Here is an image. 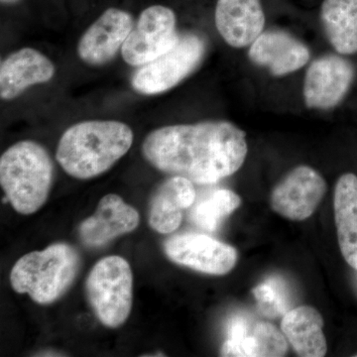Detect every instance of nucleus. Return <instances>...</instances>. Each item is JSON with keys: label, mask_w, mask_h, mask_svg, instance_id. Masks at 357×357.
<instances>
[{"label": "nucleus", "mask_w": 357, "mask_h": 357, "mask_svg": "<svg viewBox=\"0 0 357 357\" xmlns=\"http://www.w3.org/2000/svg\"><path fill=\"white\" fill-rule=\"evenodd\" d=\"M248 152L245 132L223 121L164 126L148 134L142 144L143 156L157 170L199 185L234 175Z\"/></svg>", "instance_id": "f257e3e1"}, {"label": "nucleus", "mask_w": 357, "mask_h": 357, "mask_svg": "<svg viewBox=\"0 0 357 357\" xmlns=\"http://www.w3.org/2000/svg\"><path fill=\"white\" fill-rule=\"evenodd\" d=\"M133 131L116 121H88L61 136L56 158L70 177L89 180L109 171L133 143Z\"/></svg>", "instance_id": "f03ea898"}, {"label": "nucleus", "mask_w": 357, "mask_h": 357, "mask_svg": "<svg viewBox=\"0 0 357 357\" xmlns=\"http://www.w3.org/2000/svg\"><path fill=\"white\" fill-rule=\"evenodd\" d=\"M54 180L50 154L39 143L23 140L0 157V185L14 210L28 215L48 199Z\"/></svg>", "instance_id": "7ed1b4c3"}, {"label": "nucleus", "mask_w": 357, "mask_h": 357, "mask_svg": "<svg viewBox=\"0 0 357 357\" xmlns=\"http://www.w3.org/2000/svg\"><path fill=\"white\" fill-rule=\"evenodd\" d=\"M81 268L76 248L54 243L41 251H32L17 260L10 272V284L18 294H28L39 305H50L62 298Z\"/></svg>", "instance_id": "20e7f679"}, {"label": "nucleus", "mask_w": 357, "mask_h": 357, "mask_svg": "<svg viewBox=\"0 0 357 357\" xmlns=\"http://www.w3.org/2000/svg\"><path fill=\"white\" fill-rule=\"evenodd\" d=\"M89 305L103 326L119 328L128 321L133 303V274L121 256L103 257L86 281Z\"/></svg>", "instance_id": "39448f33"}, {"label": "nucleus", "mask_w": 357, "mask_h": 357, "mask_svg": "<svg viewBox=\"0 0 357 357\" xmlns=\"http://www.w3.org/2000/svg\"><path fill=\"white\" fill-rule=\"evenodd\" d=\"M206 49V42L199 35L180 34L177 43L170 50L136 70L131 79V86L141 95L165 93L175 88L198 68Z\"/></svg>", "instance_id": "423d86ee"}, {"label": "nucleus", "mask_w": 357, "mask_h": 357, "mask_svg": "<svg viewBox=\"0 0 357 357\" xmlns=\"http://www.w3.org/2000/svg\"><path fill=\"white\" fill-rule=\"evenodd\" d=\"M177 18L172 9L152 6L141 13L137 23L121 48L126 63L134 67L146 65L177 43Z\"/></svg>", "instance_id": "0eeeda50"}, {"label": "nucleus", "mask_w": 357, "mask_h": 357, "mask_svg": "<svg viewBox=\"0 0 357 357\" xmlns=\"http://www.w3.org/2000/svg\"><path fill=\"white\" fill-rule=\"evenodd\" d=\"M164 252L171 261L208 275L222 276L236 266V248L213 237L199 234H183L167 239Z\"/></svg>", "instance_id": "6e6552de"}, {"label": "nucleus", "mask_w": 357, "mask_h": 357, "mask_svg": "<svg viewBox=\"0 0 357 357\" xmlns=\"http://www.w3.org/2000/svg\"><path fill=\"white\" fill-rule=\"evenodd\" d=\"M325 178L309 166L293 169L272 191L270 204L275 213L295 222L307 220L326 192Z\"/></svg>", "instance_id": "1a4fd4ad"}, {"label": "nucleus", "mask_w": 357, "mask_h": 357, "mask_svg": "<svg viewBox=\"0 0 357 357\" xmlns=\"http://www.w3.org/2000/svg\"><path fill=\"white\" fill-rule=\"evenodd\" d=\"M356 77L354 65L338 55L314 60L307 70L304 100L309 109L328 110L337 107L349 93Z\"/></svg>", "instance_id": "9d476101"}, {"label": "nucleus", "mask_w": 357, "mask_h": 357, "mask_svg": "<svg viewBox=\"0 0 357 357\" xmlns=\"http://www.w3.org/2000/svg\"><path fill=\"white\" fill-rule=\"evenodd\" d=\"M288 349L287 338L272 324L238 314L227 324L220 356L280 357L286 356Z\"/></svg>", "instance_id": "9b49d317"}, {"label": "nucleus", "mask_w": 357, "mask_h": 357, "mask_svg": "<svg viewBox=\"0 0 357 357\" xmlns=\"http://www.w3.org/2000/svg\"><path fill=\"white\" fill-rule=\"evenodd\" d=\"M133 26L132 16L128 11L107 9L79 39L77 56L89 66L107 64L121 50Z\"/></svg>", "instance_id": "f8f14e48"}, {"label": "nucleus", "mask_w": 357, "mask_h": 357, "mask_svg": "<svg viewBox=\"0 0 357 357\" xmlns=\"http://www.w3.org/2000/svg\"><path fill=\"white\" fill-rule=\"evenodd\" d=\"M140 222L138 211L119 195L103 197L91 217L79 227L82 243L89 248H102L116 237L132 232Z\"/></svg>", "instance_id": "ddd939ff"}, {"label": "nucleus", "mask_w": 357, "mask_h": 357, "mask_svg": "<svg viewBox=\"0 0 357 357\" xmlns=\"http://www.w3.org/2000/svg\"><path fill=\"white\" fill-rule=\"evenodd\" d=\"M248 56L255 64L266 68L275 77H283L302 69L311 52L293 35L282 30L263 31L250 45Z\"/></svg>", "instance_id": "4468645a"}, {"label": "nucleus", "mask_w": 357, "mask_h": 357, "mask_svg": "<svg viewBox=\"0 0 357 357\" xmlns=\"http://www.w3.org/2000/svg\"><path fill=\"white\" fill-rule=\"evenodd\" d=\"M55 72L53 62L38 50L22 48L13 52L0 65V98L15 100L30 86L48 83Z\"/></svg>", "instance_id": "2eb2a0df"}, {"label": "nucleus", "mask_w": 357, "mask_h": 357, "mask_svg": "<svg viewBox=\"0 0 357 357\" xmlns=\"http://www.w3.org/2000/svg\"><path fill=\"white\" fill-rule=\"evenodd\" d=\"M215 20L220 36L234 48L250 46L264 31L260 0H218Z\"/></svg>", "instance_id": "dca6fc26"}, {"label": "nucleus", "mask_w": 357, "mask_h": 357, "mask_svg": "<svg viewBox=\"0 0 357 357\" xmlns=\"http://www.w3.org/2000/svg\"><path fill=\"white\" fill-rule=\"evenodd\" d=\"M196 199L194 183L173 176L156 190L149 206V225L161 234H172L182 222L183 211L191 208Z\"/></svg>", "instance_id": "f3484780"}, {"label": "nucleus", "mask_w": 357, "mask_h": 357, "mask_svg": "<svg viewBox=\"0 0 357 357\" xmlns=\"http://www.w3.org/2000/svg\"><path fill=\"white\" fill-rule=\"evenodd\" d=\"M323 328L321 314L310 306L294 307L282 319V333L296 354L302 357L326 356L328 344Z\"/></svg>", "instance_id": "a211bd4d"}, {"label": "nucleus", "mask_w": 357, "mask_h": 357, "mask_svg": "<svg viewBox=\"0 0 357 357\" xmlns=\"http://www.w3.org/2000/svg\"><path fill=\"white\" fill-rule=\"evenodd\" d=\"M338 245L347 264L357 270V176L344 174L335 189Z\"/></svg>", "instance_id": "6ab92c4d"}, {"label": "nucleus", "mask_w": 357, "mask_h": 357, "mask_svg": "<svg viewBox=\"0 0 357 357\" xmlns=\"http://www.w3.org/2000/svg\"><path fill=\"white\" fill-rule=\"evenodd\" d=\"M321 20L328 41L337 53H357V0H324Z\"/></svg>", "instance_id": "aec40b11"}, {"label": "nucleus", "mask_w": 357, "mask_h": 357, "mask_svg": "<svg viewBox=\"0 0 357 357\" xmlns=\"http://www.w3.org/2000/svg\"><path fill=\"white\" fill-rule=\"evenodd\" d=\"M241 204V199L236 192L227 189L218 190L192 206L190 220L199 229L215 231Z\"/></svg>", "instance_id": "412c9836"}, {"label": "nucleus", "mask_w": 357, "mask_h": 357, "mask_svg": "<svg viewBox=\"0 0 357 357\" xmlns=\"http://www.w3.org/2000/svg\"><path fill=\"white\" fill-rule=\"evenodd\" d=\"M252 293L260 311L270 318H277L282 314L284 316L290 311L288 289L283 282L275 277L256 286Z\"/></svg>", "instance_id": "4be33fe9"}, {"label": "nucleus", "mask_w": 357, "mask_h": 357, "mask_svg": "<svg viewBox=\"0 0 357 357\" xmlns=\"http://www.w3.org/2000/svg\"><path fill=\"white\" fill-rule=\"evenodd\" d=\"M20 0H1V3L3 4H15L20 2Z\"/></svg>", "instance_id": "5701e85b"}, {"label": "nucleus", "mask_w": 357, "mask_h": 357, "mask_svg": "<svg viewBox=\"0 0 357 357\" xmlns=\"http://www.w3.org/2000/svg\"><path fill=\"white\" fill-rule=\"evenodd\" d=\"M356 356H357V354H356Z\"/></svg>", "instance_id": "b1692460"}]
</instances>
